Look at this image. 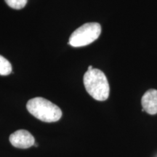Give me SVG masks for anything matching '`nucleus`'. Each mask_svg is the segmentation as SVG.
Here are the masks:
<instances>
[{"instance_id": "nucleus-6", "label": "nucleus", "mask_w": 157, "mask_h": 157, "mask_svg": "<svg viewBox=\"0 0 157 157\" xmlns=\"http://www.w3.org/2000/svg\"><path fill=\"white\" fill-rule=\"evenodd\" d=\"M12 72V66L8 60L0 56V75L7 76Z\"/></svg>"}, {"instance_id": "nucleus-2", "label": "nucleus", "mask_w": 157, "mask_h": 157, "mask_svg": "<svg viewBox=\"0 0 157 157\" xmlns=\"http://www.w3.org/2000/svg\"><path fill=\"white\" fill-rule=\"evenodd\" d=\"M26 108L31 114L44 122H56L62 117L60 108L43 98L31 99L27 103Z\"/></svg>"}, {"instance_id": "nucleus-1", "label": "nucleus", "mask_w": 157, "mask_h": 157, "mask_svg": "<svg viewBox=\"0 0 157 157\" xmlns=\"http://www.w3.org/2000/svg\"><path fill=\"white\" fill-rule=\"evenodd\" d=\"M83 80L86 90L94 99L98 101H104L108 99L110 87L106 76L103 71L97 68L87 71L84 74Z\"/></svg>"}, {"instance_id": "nucleus-3", "label": "nucleus", "mask_w": 157, "mask_h": 157, "mask_svg": "<svg viewBox=\"0 0 157 157\" xmlns=\"http://www.w3.org/2000/svg\"><path fill=\"white\" fill-rule=\"evenodd\" d=\"M101 33V26L99 23H85L72 33L68 43L74 48L87 46L98 39Z\"/></svg>"}, {"instance_id": "nucleus-8", "label": "nucleus", "mask_w": 157, "mask_h": 157, "mask_svg": "<svg viewBox=\"0 0 157 157\" xmlns=\"http://www.w3.org/2000/svg\"><path fill=\"white\" fill-rule=\"evenodd\" d=\"M93 67L92 66H90L89 67H88V70L87 71H91V70H93Z\"/></svg>"}, {"instance_id": "nucleus-5", "label": "nucleus", "mask_w": 157, "mask_h": 157, "mask_svg": "<svg viewBox=\"0 0 157 157\" xmlns=\"http://www.w3.org/2000/svg\"><path fill=\"white\" fill-rule=\"evenodd\" d=\"M143 109L148 114L154 115L157 113V90H149L145 93L141 99Z\"/></svg>"}, {"instance_id": "nucleus-4", "label": "nucleus", "mask_w": 157, "mask_h": 157, "mask_svg": "<svg viewBox=\"0 0 157 157\" xmlns=\"http://www.w3.org/2000/svg\"><path fill=\"white\" fill-rule=\"evenodd\" d=\"M10 142L15 148H28L34 146L35 140L29 131L20 129L15 131L10 136Z\"/></svg>"}, {"instance_id": "nucleus-7", "label": "nucleus", "mask_w": 157, "mask_h": 157, "mask_svg": "<svg viewBox=\"0 0 157 157\" xmlns=\"http://www.w3.org/2000/svg\"><path fill=\"white\" fill-rule=\"evenodd\" d=\"M7 5L11 8L21 10L26 5L28 0H5Z\"/></svg>"}, {"instance_id": "nucleus-9", "label": "nucleus", "mask_w": 157, "mask_h": 157, "mask_svg": "<svg viewBox=\"0 0 157 157\" xmlns=\"http://www.w3.org/2000/svg\"><path fill=\"white\" fill-rule=\"evenodd\" d=\"M34 146L35 147H37V146H38V145H37L36 143H34Z\"/></svg>"}]
</instances>
